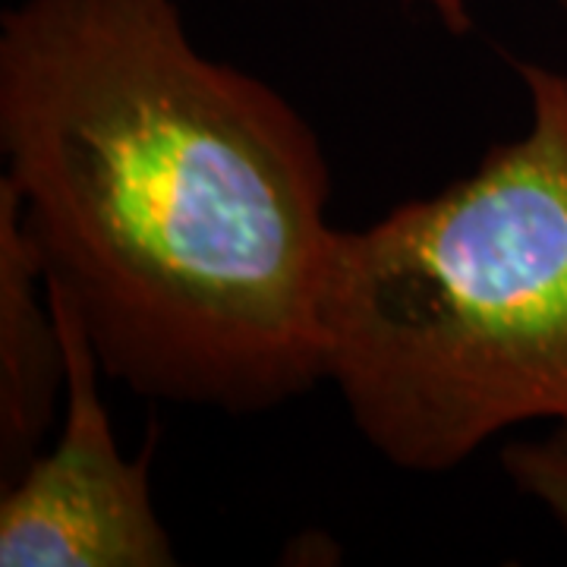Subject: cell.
<instances>
[{
	"mask_svg": "<svg viewBox=\"0 0 567 567\" xmlns=\"http://www.w3.org/2000/svg\"><path fill=\"white\" fill-rule=\"evenodd\" d=\"M0 148L44 281L111 379L224 413L322 382V142L268 82L205 58L177 0L10 7Z\"/></svg>",
	"mask_w": 567,
	"mask_h": 567,
	"instance_id": "obj_1",
	"label": "cell"
},
{
	"mask_svg": "<svg viewBox=\"0 0 567 567\" xmlns=\"http://www.w3.org/2000/svg\"><path fill=\"white\" fill-rule=\"evenodd\" d=\"M517 73L520 140L334 237L324 379L401 470L442 473L505 429L567 416V73Z\"/></svg>",
	"mask_w": 567,
	"mask_h": 567,
	"instance_id": "obj_2",
	"label": "cell"
},
{
	"mask_svg": "<svg viewBox=\"0 0 567 567\" xmlns=\"http://www.w3.org/2000/svg\"><path fill=\"white\" fill-rule=\"evenodd\" d=\"M48 284V281H44ZM66 353L63 429L0 498L3 567H171L174 546L148 492V451L126 461L99 391V353L48 284Z\"/></svg>",
	"mask_w": 567,
	"mask_h": 567,
	"instance_id": "obj_3",
	"label": "cell"
},
{
	"mask_svg": "<svg viewBox=\"0 0 567 567\" xmlns=\"http://www.w3.org/2000/svg\"><path fill=\"white\" fill-rule=\"evenodd\" d=\"M63 391L66 353L44 268L25 237L13 186L0 181V461L7 480L39 454Z\"/></svg>",
	"mask_w": 567,
	"mask_h": 567,
	"instance_id": "obj_4",
	"label": "cell"
},
{
	"mask_svg": "<svg viewBox=\"0 0 567 567\" xmlns=\"http://www.w3.org/2000/svg\"><path fill=\"white\" fill-rule=\"evenodd\" d=\"M502 461L511 483L567 529V416L555 420L543 439L507 445Z\"/></svg>",
	"mask_w": 567,
	"mask_h": 567,
	"instance_id": "obj_5",
	"label": "cell"
},
{
	"mask_svg": "<svg viewBox=\"0 0 567 567\" xmlns=\"http://www.w3.org/2000/svg\"><path fill=\"white\" fill-rule=\"evenodd\" d=\"M555 3H558V10L567 17V0H555Z\"/></svg>",
	"mask_w": 567,
	"mask_h": 567,
	"instance_id": "obj_6",
	"label": "cell"
}]
</instances>
